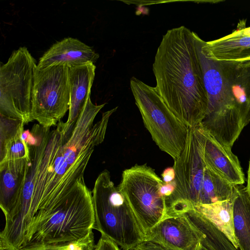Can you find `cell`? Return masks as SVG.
<instances>
[{
    "instance_id": "1",
    "label": "cell",
    "mask_w": 250,
    "mask_h": 250,
    "mask_svg": "<svg viewBox=\"0 0 250 250\" xmlns=\"http://www.w3.org/2000/svg\"><path fill=\"white\" fill-rule=\"evenodd\" d=\"M105 104H94L89 95L67 141L61 120L52 131L37 124L27 133L30 166L21 200L31 203L29 224L38 212L62 200L84 180L95 147L104 141L109 118L118 108L104 112L94 124Z\"/></svg>"
},
{
    "instance_id": "2",
    "label": "cell",
    "mask_w": 250,
    "mask_h": 250,
    "mask_svg": "<svg viewBox=\"0 0 250 250\" xmlns=\"http://www.w3.org/2000/svg\"><path fill=\"white\" fill-rule=\"evenodd\" d=\"M158 92L188 128L204 118L208 97L193 31L184 26L167 31L163 36L152 65Z\"/></svg>"
},
{
    "instance_id": "3",
    "label": "cell",
    "mask_w": 250,
    "mask_h": 250,
    "mask_svg": "<svg viewBox=\"0 0 250 250\" xmlns=\"http://www.w3.org/2000/svg\"><path fill=\"white\" fill-rule=\"evenodd\" d=\"M94 224L92 191L81 180L64 199L36 214L21 250L77 241L92 231Z\"/></svg>"
},
{
    "instance_id": "4",
    "label": "cell",
    "mask_w": 250,
    "mask_h": 250,
    "mask_svg": "<svg viewBox=\"0 0 250 250\" xmlns=\"http://www.w3.org/2000/svg\"><path fill=\"white\" fill-rule=\"evenodd\" d=\"M94 229L122 250H131L146 239L143 228L129 204L105 169L97 178L92 191Z\"/></svg>"
},
{
    "instance_id": "5",
    "label": "cell",
    "mask_w": 250,
    "mask_h": 250,
    "mask_svg": "<svg viewBox=\"0 0 250 250\" xmlns=\"http://www.w3.org/2000/svg\"><path fill=\"white\" fill-rule=\"evenodd\" d=\"M193 34L208 97L206 114L200 124L218 142L231 148L244 128L242 120L227 99L218 61L204 55L200 37L194 32Z\"/></svg>"
},
{
    "instance_id": "6",
    "label": "cell",
    "mask_w": 250,
    "mask_h": 250,
    "mask_svg": "<svg viewBox=\"0 0 250 250\" xmlns=\"http://www.w3.org/2000/svg\"><path fill=\"white\" fill-rule=\"evenodd\" d=\"M130 86L153 140L161 150L176 160L185 148L188 128L171 111L155 87L134 77L130 80Z\"/></svg>"
},
{
    "instance_id": "7",
    "label": "cell",
    "mask_w": 250,
    "mask_h": 250,
    "mask_svg": "<svg viewBox=\"0 0 250 250\" xmlns=\"http://www.w3.org/2000/svg\"><path fill=\"white\" fill-rule=\"evenodd\" d=\"M176 186L165 197L168 216L181 215L200 205L206 165L203 156V142L198 126L188 128L185 148L174 160Z\"/></svg>"
},
{
    "instance_id": "8",
    "label": "cell",
    "mask_w": 250,
    "mask_h": 250,
    "mask_svg": "<svg viewBox=\"0 0 250 250\" xmlns=\"http://www.w3.org/2000/svg\"><path fill=\"white\" fill-rule=\"evenodd\" d=\"M37 64L25 47L13 52L0 67V114L32 121V97Z\"/></svg>"
},
{
    "instance_id": "9",
    "label": "cell",
    "mask_w": 250,
    "mask_h": 250,
    "mask_svg": "<svg viewBox=\"0 0 250 250\" xmlns=\"http://www.w3.org/2000/svg\"><path fill=\"white\" fill-rule=\"evenodd\" d=\"M164 182L146 164H136L123 171L117 187L137 217L146 237L167 213L161 187Z\"/></svg>"
},
{
    "instance_id": "10",
    "label": "cell",
    "mask_w": 250,
    "mask_h": 250,
    "mask_svg": "<svg viewBox=\"0 0 250 250\" xmlns=\"http://www.w3.org/2000/svg\"><path fill=\"white\" fill-rule=\"evenodd\" d=\"M69 107L68 66L53 65L42 69L37 67L32 97V120L50 128L57 125Z\"/></svg>"
},
{
    "instance_id": "11",
    "label": "cell",
    "mask_w": 250,
    "mask_h": 250,
    "mask_svg": "<svg viewBox=\"0 0 250 250\" xmlns=\"http://www.w3.org/2000/svg\"><path fill=\"white\" fill-rule=\"evenodd\" d=\"M218 62L227 99L239 113L244 127L250 122V60Z\"/></svg>"
},
{
    "instance_id": "12",
    "label": "cell",
    "mask_w": 250,
    "mask_h": 250,
    "mask_svg": "<svg viewBox=\"0 0 250 250\" xmlns=\"http://www.w3.org/2000/svg\"><path fill=\"white\" fill-rule=\"evenodd\" d=\"M205 164L221 177L235 185H243L245 177L237 157L231 148L218 142L200 124Z\"/></svg>"
},
{
    "instance_id": "13",
    "label": "cell",
    "mask_w": 250,
    "mask_h": 250,
    "mask_svg": "<svg viewBox=\"0 0 250 250\" xmlns=\"http://www.w3.org/2000/svg\"><path fill=\"white\" fill-rule=\"evenodd\" d=\"M68 67L70 107L68 118L63 123L62 129L64 138L66 141L70 138L88 97L90 95L96 69L93 63Z\"/></svg>"
},
{
    "instance_id": "14",
    "label": "cell",
    "mask_w": 250,
    "mask_h": 250,
    "mask_svg": "<svg viewBox=\"0 0 250 250\" xmlns=\"http://www.w3.org/2000/svg\"><path fill=\"white\" fill-rule=\"evenodd\" d=\"M30 159H18L0 164V207L5 221L15 212L30 166Z\"/></svg>"
},
{
    "instance_id": "15",
    "label": "cell",
    "mask_w": 250,
    "mask_h": 250,
    "mask_svg": "<svg viewBox=\"0 0 250 250\" xmlns=\"http://www.w3.org/2000/svg\"><path fill=\"white\" fill-rule=\"evenodd\" d=\"M145 239L155 241L174 250H196L200 241L183 214L163 219L150 230Z\"/></svg>"
},
{
    "instance_id": "16",
    "label": "cell",
    "mask_w": 250,
    "mask_h": 250,
    "mask_svg": "<svg viewBox=\"0 0 250 250\" xmlns=\"http://www.w3.org/2000/svg\"><path fill=\"white\" fill-rule=\"evenodd\" d=\"M99 57L91 47L72 38H66L53 44L40 59L39 69L53 65L68 67L87 63H94Z\"/></svg>"
},
{
    "instance_id": "17",
    "label": "cell",
    "mask_w": 250,
    "mask_h": 250,
    "mask_svg": "<svg viewBox=\"0 0 250 250\" xmlns=\"http://www.w3.org/2000/svg\"><path fill=\"white\" fill-rule=\"evenodd\" d=\"M202 52L217 61L250 60V37L244 35L240 27L223 38L205 42L199 38Z\"/></svg>"
},
{
    "instance_id": "18",
    "label": "cell",
    "mask_w": 250,
    "mask_h": 250,
    "mask_svg": "<svg viewBox=\"0 0 250 250\" xmlns=\"http://www.w3.org/2000/svg\"><path fill=\"white\" fill-rule=\"evenodd\" d=\"M183 214L196 231L200 243L208 250H238L224 232L195 208Z\"/></svg>"
},
{
    "instance_id": "19",
    "label": "cell",
    "mask_w": 250,
    "mask_h": 250,
    "mask_svg": "<svg viewBox=\"0 0 250 250\" xmlns=\"http://www.w3.org/2000/svg\"><path fill=\"white\" fill-rule=\"evenodd\" d=\"M234 232L240 250H250V197L246 188L236 185L233 201Z\"/></svg>"
},
{
    "instance_id": "20",
    "label": "cell",
    "mask_w": 250,
    "mask_h": 250,
    "mask_svg": "<svg viewBox=\"0 0 250 250\" xmlns=\"http://www.w3.org/2000/svg\"><path fill=\"white\" fill-rule=\"evenodd\" d=\"M234 197L228 200L213 204L197 205L193 208L224 232L234 247L238 249V245L235 238L233 229V201Z\"/></svg>"
},
{
    "instance_id": "21",
    "label": "cell",
    "mask_w": 250,
    "mask_h": 250,
    "mask_svg": "<svg viewBox=\"0 0 250 250\" xmlns=\"http://www.w3.org/2000/svg\"><path fill=\"white\" fill-rule=\"evenodd\" d=\"M236 190V185L230 183L206 166L200 205L231 199L234 197Z\"/></svg>"
},
{
    "instance_id": "22",
    "label": "cell",
    "mask_w": 250,
    "mask_h": 250,
    "mask_svg": "<svg viewBox=\"0 0 250 250\" xmlns=\"http://www.w3.org/2000/svg\"><path fill=\"white\" fill-rule=\"evenodd\" d=\"M24 125L4 144L0 145V164L18 159H30V148L23 139Z\"/></svg>"
},
{
    "instance_id": "23",
    "label": "cell",
    "mask_w": 250,
    "mask_h": 250,
    "mask_svg": "<svg viewBox=\"0 0 250 250\" xmlns=\"http://www.w3.org/2000/svg\"><path fill=\"white\" fill-rule=\"evenodd\" d=\"M95 246L92 231L83 238L69 243L64 250H95Z\"/></svg>"
},
{
    "instance_id": "24",
    "label": "cell",
    "mask_w": 250,
    "mask_h": 250,
    "mask_svg": "<svg viewBox=\"0 0 250 250\" xmlns=\"http://www.w3.org/2000/svg\"><path fill=\"white\" fill-rule=\"evenodd\" d=\"M131 250H174L153 240L145 239Z\"/></svg>"
},
{
    "instance_id": "25",
    "label": "cell",
    "mask_w": 250,
    "mask_h": 250,
    "mask_svg": "<svg viewBox=\"0 0 250 250\" xmlns=\"http://www.w3.org/2000/svg\"><path fill=\"white\" fill-rule=\"evenodd\" d=\"M95 250H121L115 243L102 235L98 242V243L95 246Z\"/></svg>"
},
{
    "instance_id": "26",
    "label": "cell",
    "mask_w": 250,
    "mask_h": 250,
    "mask_svg": "<svg viewBox=\"0 0 250 250\" xmlns=\"http://www.w3.org/2000/svg\"><path fill=\"white\" fill-rule=\"evenodd\" d=\"M176 184L175 181L169 183H163L161 186L160 191L162 195L165 198L170 196L174 191Z\"/></svg>"
},
{
    "instance_id": "27",
    "label": "cell",
    "mask_w": 250,
    "mask_h": 250,
    "mask_svg": "<svg viewBox=\"0 0 250 250\" xmlns=\"http://www.w3.org/2000/svg\"><path fill=\"white\" fill-rule=\"evenodd\" d=\"M161 175L164 183H167L174 181L175 177L174 168L173 167L167 168L164 170Z\"/></svg>"
},
{
    "instance_id": "28",
    "label": "cell",
    "mask_w": 250,
    "mask_h": 250,
    "mask_svg": "<svg viewBox=\"0 0 250 250\" xmlns=\"http://www.w3.org/2000/svg\"><path fill=\"white\" fill-rule=\"evenodd\" d=\"M68 244L44 245L26 250H64Z\"/></svg>"
},
{
    "instance_id": "29",
    "label": "cell",
    "mask_w": 250,
    "mask_h": 250,
    "mask_svg": "<svg viewBox=\"0 0 250 250\" xmlns=\"http://www.w3.org/2000/svg\"><path fill=\"white\" fill-rule=\"evenodd\" d=\"M238 25L240 27L241 32L243 35L250 37V27H246L245 21H240Z\"/></svg>"
},
{
    "instance_id": "30",
    "label": "cell",
    "mask_w": 250,
    "mask_h": 250,
    "mask_svg": "<svg viewBox=\"0 0 250 250\" xmlns=\"http://www.w3.org/2000/svg\"><path fill=\"white\" fill-rule=\"evenodd\" d=\"M246 188L248 193L250 197V160L249 162V168L248 170L247 185Z\"/></svg>"
},
{
    "instance_id": "31",
    "label": "cell",
    "mask_w": 250,
    "mask_h": 250,
    "mask_svg": "<svg viewBox=\"0 0 250 250\" xmlns=\"http://www.w3.org/2000/svg\"><path fill=\"white\" fill-rule=\"evenodd\" d=\"M196 250H208L206 248L203 247L200 243L198 244Z\"/></svg>"
}]
</instances>
